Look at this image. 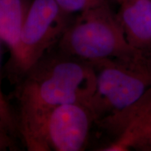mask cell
I'll return each mask as SVG.
<instances>
[{"instance_id":"cell-7","label":"cell","mask_w":151,"mask_h":151,"mask_svg":"<svg viewBox=\"0 0 151 151\" xmlns=\"http://www.w3.org/2000/svg\"><path fill=\"white\" fill-rule=\"evenodd\" d=\"M30 3L27 0H0V40L8 47L9 56L18 48Z\"/></svg>"},{"instance_id":"cell-8","label":"cell","mask_w":151,"mask_h":151,"mask_svg":"<svg viewBox=\"0 0 151 151\" xmlns=\"http://www.w3.org/2000/svg\"><path fill=\"white\" fill-rule=\"evenodd\" d=\"M151 114V88L137 102L124 110L109 114L96 122L115 139Z\"/></svg>"},{"instance_id":"cell-4","label":"cell","mask_w":151,"mask_h":151,"mask_svg":"<svg viewBox=\"0 0 151 151\" xmlns=\"http://www.w3.org/2000/svg\"><path fill=\"white\" fill-rule=\"evenodd\" d=\"M90 63L96 71L97 87L88 106L95 122L127 109L151 88V56L132 61L107 59Z\"/></svg>"},{"instance_id":"cell-11","label":"cell","mask_w":151,"mask_h":151,"mask_svg":"<svg viewBox=\"0 0 151 151\" xmlns=\"http://www.w3.org/2000/svg\"><path fill=\"white\" fill-rule=\"evenodd\" d=\"M0 120L8 127L15 136L18 134V120L0 86Z\"/></svg>"},{"instance_id":"cell-1","label":"cell","mask_w":151,"mask_h":151,"mask_svg":"<svg viewBox=\"0 0 151 151\" xmlns=\"http://www.w3.org/2000/svg\"><path fill=\"white\" fill-rule=\"evenodd\" d=\"M96 87L97 74L90 62L58 51L46 54L17 83L16 97L19 111L88 106Z\"/></svg>"},{"instance_id":"cell-5","label":"cell","mask_w":151,"mask_h":151,"mask_svg":"<svg viewBox=\"0 0 151 151\" xmlns=\"http://www.w3.org/2000/svg\"><path fill=\"white\" fill-rule=\"evenodd\" d=\"M70 15L55 0H32L28 8L16 51L9 56L5 69L12 83H18L58 44L67 29Z\"/></svg>"},{"instance_id":"cell-9","label":"cell","mask_w":151,"mask_h":151,"mask_svg":"<svg viewBox=\"0 0 151 151\" xmlns=\"http://www.w3.org/2000/svg\"><path fill=\"white\" fill-rule=\"evenodd\" d=\"M129 148L151 150V114L134 127L122 133L101 150L124 151Z\"/></svg>"},{"instance_id":"cell-2","label":"cell","mask_w":151,"mask_h":151,"mask_svg":"<svg viewBox=\"0 0 151 151\" xmlns=\"http://www.w3.org/2000/svg\"><path fill=\"white\" fill-rule=\"evenodd\" d=\"M57 45L58 52L89 62L107 59L132 61L150 56L129 44L109 3L78 14Z\"/></svg>"},{"instance_id":"cell-10","label":"cell","mask_w":151,"mask_h":151,"mask_svg":"<svg viewBox=\"0 0 151 151\" xmlns=\"http://www.w3.org/2000/svg\"><path fill=\"white\" fill-rule=\"evenodd\" d=\"M55 1L64 12L69 15L80 14L109 3V0H55Z\"/></svg>"},{"instance_id":"cell-13","label":"cell","mask_w":151,"mask_h":151,"mask_svg":"<svg viewBox=\"0 0 151 151\" xmlns=\"http://www.w3.org/2000/svg\"><path fill=\"white\" fill-rule=\"evenodd\" d=\"M113 1H116L117 3H118V4H120L122 2V1H123V0H113Z\"/></svg>"},{"instance_id":"cell-6","label":"cell","mask_w":151,"mask_h":151,"mask_svg":"<svg viewBox=\"0 0 151 151\" xmlns=\"http://www.w3.org/2000/svg\"><path fill=\"white\" fill-rule=\"evenodd\" d=\"M117 18L132 48L151 56V0H123Z\"/></svg>"},{"instance_id":"cell-12","label":"cell","mask_w":151,"mask_h":151,"mask_svg":"<svg viewBox=\"0 0 151 151\" xmlns=\"http://www.w3.org/2000/svg\"><path fill=\"white\" fill-rule=\"evenodd\" d=\"M15 136L6 124L0 120V151L16 150Z\"/></svg>"},{"instance_id":"cell-3","label":"cell","mask_w":151,"mask_h":151,"mask_svg":"<svg viewBox=\"0 0 151 151\" xmlns=\"http://www.w3.org/2000/svg\"><path fill=\"white\" fill-rule=\"evenodd\" d=\"M18 134L29 151H81L86 147L92 111L83 104L19 111Z\"/></svg>"}]
</instances>
